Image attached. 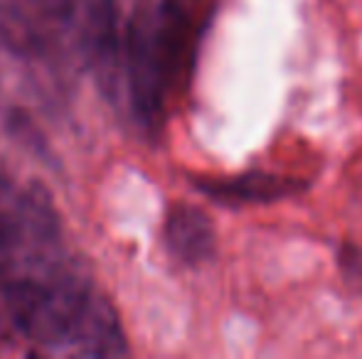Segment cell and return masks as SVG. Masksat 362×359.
<instances>
[{"instance_id": "obj_1", "label": "cell", "mask_w": 362, "mask_h": 359, "mask_svg": "<svg viewBox=\"0 0 362 359\" xmlns=\"http://www.w3.org/2000/svg\"><path fill=\"white\" fill-rule=\"evenodd\" d=\"M124 77L139 123L158 130L165 118V96L170 89L156 35V13L139 8L124 28Z\"/></svg>"}, {"instance_id": "obj_2", "label": "cell", "mask_w": 362, "mask_h": 359, "mask_svg": "<svg viewBox=\"0 0 362 359\" xmlns=\"http://www.w3.org/2000/svg\"><path fill=\"white\" fill-rule=\"evenodd\" d=\"M81 47L99 94L114 104L124 79V30L116 0H84Z\"/></svg>"}, {"instance_id": "obj_3", "label": "cell", "mask_w": 362, "mask_h": 359, "mask_svg": "<svg viewBox=\"0 0 362 359\" xmlns=\"http://www.w3.org/2000/svg\"><path fill=\"white\" fill-rule=\"evenodd\" d=\"M91 296V288L74 273H57L45 281V293L35 310L30 325L23 335L33 340L35 345L59 350L69 345L74 335L76 320L84 310L86 300Z\"/></svg>"}, {"instance_id": "obj_4", "label": "cell", "mask_w": 362, "mask_h": 359, "mask_svg": "<svg viewBox=\"0 0 362 359\" xmlns=\"http://www.w3.org/2000/svg\"><path fill=\"white\" fill-rule=\"evenodd\" d=\"M192 185L200 195L222 207L276 205V202L298 197L308 190V180L262 168L244 170L237 175H222V178L202 175V178H192Z\"/></svg>"}, {"instance_id": "obj_5", "label": "cell", "mask_w": 362, "mask_h": 359, "mask_svg": "<svg viewBox=\"0 0 362 359\" xmlns=\"http://www.w3.org/2000/svg\"><path fill=\"white\" fill-rule=\"evenodd\" d=\"M165 249L182 266H202L217 251V229L212 217L202 207L177 202L168 209L163 221Z\"/></svg>"}, {"instance_id": "obj_6", "label": "cell", "mask_w": 362, "mask_h": 359, "mask_svg": "<svg viewBox=\"0 0 362 359\" xmlns=\"http://www.w3.org/2000/svg\"><path fill=\"white\" fill-rule=\"evenodd\" d=\"M69 345H74L76 352H81L84 357L109 359L129 355V340H126L119 310L109 298L91 291L89 300L76 320Z\"/></svg>"}, {"instance_id": "obj_7", "label": "cell", "mask_w": 362, "mask_h": 359, "mask_svg": "<svg viewBox=\"0 0 362 359\" xmlns=\"http://www.w3.org/2000/svg\"><path fill=\"white\" fill-rule=\"evenodd\" d=\"M15 214L23 226V236H30L37 244H57L62 234L59 212L54 205V197L42 182L33 180L20 190L15 202Z\"/></svg>"}, {"instance_id": "obj_8", "label": "cell", "mask_w": 362, "mask_h": 359, "mask_svg": "<svg viewBox=\"0 0 362 359\" xmlns=\"http://www.w3.org/2000/svg\"><path fill=\"white\" fill-rule=\"evenodd\" d=\"M45 281L47 278H35V276H8L0 283V293H3L5 310H8L10 320L15 322L20 332H25V327L30 325L35 310H37L40 300L45 293Z\"/></svg>"}, {"instance_id": "obj_9", "label": "cell", "mask_w": 362, "mask_h": 359, "mask_svg": "<svg viewBox=\"0 0 362 359\" xmlns=\"http://www.w3.org/2000/svg\"><path fill=\"white\" fill-rule=\"evenodd\" d=\"M5 128H8V133L13 135L20 145H25L30 153L47 155V138H45V133L37 128V123L30 118L28 111L8 109V114H5Z\"/></svg>"}, {"instance_id": "obj_10", "label": "cell", "mask_w": 362, "mask_h": 359, "mask_svg": "<svg viewBox=\"0 0 362 359\" xmlns=\"http://www.w3.org/2000/svg\"><path fill=\"white\" fill-rule=\"evenodd\" d=\"M338 266L343 271L345 283L350 286H362V249L355 246L353 241H345L340 246V254H338Z\"/></svg>"}, {"instance_id": "obj_11", "label": "cell", "mask_w": 362, "mask_h": 359, "mask_svg": "<svg viewBox=\"0 0 362 359\" xmlns=\"http://www.w3.org/2000/svg\"><path fill=\"white\" fill-rule=\"evenodd\" d=\"M20 241H23V226H20V219L15 214V207L13 209H5L0 205V256L13 251Z\"/></svg>"}, {"instance_id": "obj_12", "label": "cell", "mask_w": 362, "mask_h": 359, "mask_svg": "<svg viewBox=\"0 0 362 359\" xmlns=\"http://www.w3.org/2000/svg\"><path fill=\"white\" fill-rule=\"evenodd\" d=\"M10 197V180L0 173V205H5V200Z\"/></svg>"}, {"instance_id": "obj_13", "label": "cell", "mask_w": 362, "mask_h": 359, "mask_svg": "<svg viewBox=\"0 0 362 359\" xmlns=\"http://www.w3.org/2000/svg\"><path fill=\"white\" fill-rule=\"evenodd\" d=\"M182 3H187V5H190V3H192V0H182Z\"/></svg>"}]
</instances>
